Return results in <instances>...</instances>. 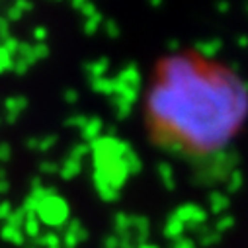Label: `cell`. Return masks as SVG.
I'll list each match as a JSON object with an SVG mask.
<instances>
[{"label": "cell", "mask_w": 248, "mask_h": 248, "mask_svg": "<svg viewBox=\"0 0 248 248\" xmlns=\"http://www.w3.org/2000/svg\"><path fill=\"white\" fill-rule=\"evenodd\" d=\"M78 12H80V16H82L84 20H88V18H92V16H96V14H98V8H96V4H94V2H88V4H84Z\"/></svg>", "instance_id": "cell-21"}, {"label": "cell", "mask_w": 248, "mask_h": 248, "mask_svg": "<svg viewBox=\"0 0 248 248\" xmlns=\"http://www.w3.org/2000/svg\"><path fill=\"white\" fill-rule=\"evenodd\" d=\"M33 57H35L37 63H39V61H43V59H47V57H49V47H47V43H35V45H33Z\"/></svg>", "instance_id": "cell-18"}, {"label": "cell", "mask_w": 248, "mask_h": 248, "mask_svg": "<svg viewBox=\"0 0 248 248\" xmlns=\"http://www.w3.org/2000/svg\"><path fill=\"white\" fill-rule=\"evenodd\" d=\"M86 121H88V117L86 115H80V113H75V115H71V117H67V127H73V129H82L84 125H86Z\"/></svg>", "instance_id": "cell-13"}, {"label": "cell", "mask_w": 248, "mask_h": 248, "mask_svg": "<svg viewBox=\"0 0 248 248\" xmlns=\"http://www.w3.org/2000/svg\"><path fill=\"white\" fill-rule=\"evenodd\" d=\"M236 43H238L240 49H248V37H246V35H240V37L236 39Z\"/></svg>", "instance_id": "cell-29"}, {"label": "cell", "mask_w": 248, "mask_h": 248, "mask_svg": "<svg viewBox=\"0 0 248 248\" xmlns=\"http://www.w3.org/2000/svg\"><path fill=\"white\" fill-rule=\"evenodd\" d=\"M113 82H115V94L129 92V90H139V86H141V73H139V69L135 65H127V67H123L113 77Z\"/></svg>", "instance_id": "cell-2"}, {"label": "cell", "mask_w": 248, "mask_h": 248, "mask_svg": "<svg viewBox=\"0 0 248 248\" xmlns=\"http://www.w3.org/2000/svg\"><path fill=\"white\" fill-rule=\"evenodd\" d=\"M84 71L86 75L92 78H102L106 77V73L109 71V59L108 57H100V59H94V61H88L84 65Z\"/></svg>", "instance_id": "cell-3"}, {"label": "cell", "mask_w": 248, "mask_h": 248, "mask_svg": "<svg viewBox=\"0 0 248 248\" xmlns=\"http://www.w3.org/2000/svg\"><path fill=\"white\" fill-rule=\"evenodd\" d=\"M30 69H31V65L28 63L26 59H20V57H16V59H14V67H12V71H14L18 77H24Z\"/></svg>", "instance_id": "cell-15"}, {"label": "cell", "mask_w": 248, "mask_h": 248, "mask_svg": "<svg viewBox=\"0 0 248 248\" xmlns=\"http://www.w3.org/2000/svg\"><path fill=\"white\" fill-rule=\"evenodd\" d=\"M90 0H71V4H73V8H77V10H80L84 4H88Z\"/></svg>", "instance_id": "cell-28"}, {"label": "cell", "mask_w": 248, "mask_h": 248, "mask_svg": "<svg viewBox=\"0 0 248 248\" xmlns=\"http://www.w3.org/2000/svg\"><path fill=\"white\" fill-rule=\"evenodd\" d=\"M28 106H30V100H28L26 96H22V94H18V96H8V98L4 100V111H6V113H22V111L28 109Z\"/></svg>", "instance_id": "cell-7"}, {"label": "cell", "mask_w": 248, "mask_h": 248, "mask_svg": "<svg viewBox=\"0 0 248 248\" xmlns=\"http://www.w3.org/2000/svg\"><path fill=\"white\" fill-rule=\"evenodd\" d=\"M149 2H151V6H160L164 0H149Z\"/></svg>", "instance_id": "cell-31"}, {"label": "cell", "mask_w": 248, "mask_h": 248, "mask_svg": "<svg viewBox=\"0 0 248 248\" xmlns=\"http://www.w3.org/2000/svg\"><path fill=\"white\" fill-rule=\"evenodd\" d=\"M18 117H20V113H6V115H4V121L12 125V123H16V121H18Z\"/></svg>", "instance_id": "cell-27"}, {"label": "cell", "mask_w": 248, "mask_h": 248, "mask_svg": "<svg viewBox=\"0 0 248 248\" xmlns=\"http://www.w3.org/2000/svg\"><path fill=\"white\" fill-rule=\"evenodd\" d=\"M88 153V147L84 145V143H80V145H77L75 149H73V160H77V158H80V156H84Z\"/></svg>", "instance_id": "cell-24"}, {"label": "cell", "mask_w": 248, "mask_h": 248, "mask_svg": "<svg viewBox=\"0 0 248 248\" xmlns=\"http://www.w3.org/2000/svg\"><path fill=\"white\" fill-rule=\"evenodd\" d=\"M4 18L12 24V22H20V20L24 18V14H22L16 6H12V4H10V6H8V10H6V14H4Z\"/></svg>", "instance_id": "cell-20"}, {"label": "cell", "mask_w": 248, "mask_h": 248, "mask_svg": "<svg viewBox=\"0 0 248 248\" xmlns=\"http://www.w3.org/2000/svg\"><path fill=\"white\" fill-rule=\"evenodd\" d=\"M102 26H104V31H106V35H108V37H111V39L119 37L121 30H119V24H117L115 20H111V18H109V20H106Z\"/></svg>", "instance_id": "cell-14"}, {"label": "cell", "mask_w": 248, "mask_h": 248, "mask_svg": "<svg viewBox=\"0 0 248 248\" xmlns=\"http://www.w3.org/2000/svg\"><path fill=\"white\" fill-rule=\"evenodd\" d=\"M18 57H20V59H26L31 67H33V65H37V61H35V57H33V45H31V43H28V41H20Z\"/></svg>", "instance_id": "cell-9"}, {"label": "cell", "mask_w": 248, "mask_h": 248, "mask_svg": "<svg viewBox=\"0 0 248 248\" xmlns=\"http://www.w3.org/2000/svg\"><path fill=\"white\" fill-rule=\"evenodd\" d=\"M57 141V137L55 135H51V137H47V139H43V143H41V149H49V147H53V143Z\"/></svg>", "instance_id": "cell-26"}, {"label": "cell", "mask_w": 248, "mask_h": 248, "mask_svg": "<svg viewBox=\"0 0 248 248\" xmlns=\"http://www.w3.org/2000/svg\"><path fill=\"white\" fill-rule=\"evenodd\" d=\"M156 172H158V176H160V180H162V184L166 186V188H174V170L168 162H160L156 166Z\"/></svg>", "instance_id": "cell-8"}, {"label": "cell", "mask_w": 248, "mask_h": 248, "mask_svg": "<svg viewBox=\"0 0 248 248\" xmlns=\"http://www.w3.org/2000/svg\"><path fill=\"white\" fill-rule=\"evenodd\" d=\"M78 98H80V94H78V90L77 88H67V90H63V102L65 104H77L78 102Z\"/></svg>", "instance_id": "cell-19"}, {"label": "cell", "mask_w": 248, "mask_h": 248, "mask_svg": "<svg viewBox=\"0 0 248 248\" xmlns=\"http://www.w3.org/2000/svg\"><path fill=\"white\" fill-rule=\"evenodd\" d=\"M31 37H33L35 43H45L47 37H49V30H47L45 26H35V28L31 30Z\"/></svg>", "instance_id": "cell-17"}, {"label": "cell", "mask_w": 248, "mask_h": 248, "mask_svg": "<svg viewBox=\"0 0 248 248\" xmlns=\"http://www.w3.org/2000/svg\"><path fill=\"white\" fill-rule=\"evenodd\" d=\"M12 6H16L22 14H26V12H31V10H33V2H31V0H14Z\"/></svg>", "instance_id": "cell-22"}, {"label": "cell", "mask_w": 248, "mask_h": 248, "mask_svg": "<svg viewBox=\"0 0 248 248\" xmlns=\"http://www.w3.org/2000/svg\"><path fill=\"white\" fill-rule=\"evenodd\" d=\"M2 121H4V117H2V115H0V123H2Z\"/></svg>", "instance_id": "cell-32"}, {"label": "cell", "mask_w": 248, "mask_h": 248, "mask_svg": "<svg viewBox=\"0 0 248 248\" xmlns=\"http://www.w3.org/2000/svg\"><path fill=\"white\" fill-rule=\"evenodd\" d=\"M209 203H211V209L213 211H223L225 207H227V198L223 196V194H219V192H215V194H211V198H209Z\"/></svg>", "instance_id": "cell-12"}, {"label": "cell", "mask_w": 248, "mask_h": 248, "mask_svg": "<svg viewBox=\"0 0 248 248\" xmlns=\"http://www.w3.org/2000/svg\"><path fill=\"white\" fill-rule=\"evenodd\" d=\"M6 37H10V22L0 16V41H4Z\"/></svg>", "instance_id": "cell-23"}, {"label": "cell", "mask_w": 248, "mask_h": 248, "mask_svg": "<svg viewBox=\"0 0 248 248\" xmlns=\"http://www.w3.org/2000/svg\"><path fill=\"white\" fill-rule=\"evenodd\" d=\"M90 88L102 96H113L115 94V82L113 78H108V77H102V78H92L90 80Z\"/></svg>", "instance_id": "cell-6"}, {"label": "cell", "mask_w": 248, "mask_h": 248, "mask_svg": "<svg viewBox=\"0 0 248 248\" xmlns=\"http://www.w3.org/2000/svg\"><path fill=\"white\" fill-rule=\"evenodd\" d=\"M155 141L190 156L221 155L248 115V84L194 55L160 61L147 98Z\"/></svg>", "instance_id": "cell-1"}, {"label": "cell", "mask_w": 248, "mask_h": 248, "mask_svg": "<svg viewBox=\"0 0 248 248\" xmlns=\"http://www.w3.org/2000/svg\"><path fill=\"white\" fill-rule=\"evenodd\" d=\"M53 2H63V0H53Z\"/></svg>", "instance_id": "cell-33"}, {"label": "cell", "mask_w": 248, "mask_h": 248, "mask_svg": "<svg viewBox=\"0 0 248 248\" xmlns=\"http://www.w3.org/2000/svg\"><path fill=\"white\" fill-rule=\"evenodd\" d=\"M102 127H104V123H102V119H100V117H88L86 125L80 129L82 139H84V141H92V143H94L96 139H100Z\"/></svg>", "instance_id": "cell-5"}, {"label": "cell", "mask_w": 248, "mask_h": 248, "mask_svg": "<svg viewBox=\"0 0 248 248\" xmlns=\"http://www.w3.org/2000/svg\"><path fill=\"white\" fill-rule=\"evenodd\" d=\"M223 47V41L217 39V37H211V39H202L196 43V51L203 57V59H213Z\"/></svg>", "instance_id": "cell-4"}, {"label": "cell", "mask_w": 248, "mask_h": 248, "mask_svg": "<svg viewBox=\"0 0 248 248\" xmlns=\"http://www.w3.org/2000/svg\"><path fill=\"white\" fill-rule=\"evenodd\" d=\"M102 24H104V18H102V14L98 12L96 16H92V18L84 20L82 30H84V33H86V35H94V33L100 30V26H102Z\"/></svg>", "instance_id": "cell-10"}, {"label": "cell", "mask_w": 248, "mask_h": 248, "mask_svg": "<svg viewBox=\"0 0 248 248\" xmlns=\"http://www.w3.org/2000/svg\"><path fill=\"white\" fill-rule=\"evenodd\" d=\"M12 67H14V57L2 45H0V75L12 71Z\"/></svg>", "instance_id": "cell-11"}, {"label": "cell", "mask_w": 248, "mask_h": 248, "mask_svg": "<svg viewBox=\"0 0 248 248\" xmlns=\"http://www.w3.org/2000/svg\"><path fill=\"white\" fill-rule=\"evenodd\" d=\"M0 45H2L12 57H16V55H18V47H20V39H16L14 35H10V37H6Z\"/></svg>", "instance_id": "cell-16"}, {"label": "cell", "mask_w": 248, "mask_h": 248, "mask_svg": "<svg viewBox=\"0 0 248 248\" xmlns=\"http://www.w3.org/2000/svg\"><path fill=\"white\" fill-rule=\"evenodd\" d=\"M229 8H231V4L227 2V0H219L217 2V10L219 12H229Z\"/></svg>", "instance_id": "cell-25"}, {"label": "cell", "mask_w": 248, "mask_h": 248, "mask_svg": "<svg viewBox=\"0 0 248 248\" xmlns=\"http://www.w3.org/2000/svg\"><path fill=\"white\" fill-rule=\"evenodd\" d=\"M166 47H168L170 51H178V49H180V43H178V39H172V41L166 43Z\"/></svg>", "instance_id": "cell-30"}]
</instances>
